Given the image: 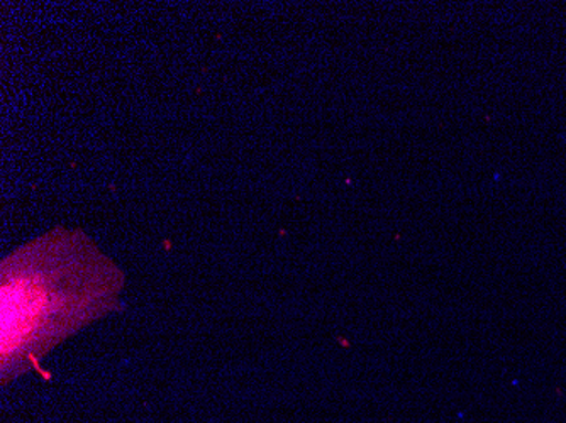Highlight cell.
Segmentation results:
<instances>
[{
	"label": "cell",
	"instance_id": "1",
	"mask_svg": "<svg viewBox=\"0 0 566 423\" xmlns=\"http://www.w3.org/2000/svg\"><path fill=\"white\" fill-rule=\"evenodd\" d=\"M51 297L36 278H12L2 285V356L12 358L46 319Z\"/></svg>",
	"mask_w": 566,
	"mask_h": 423
}]
</instances>
